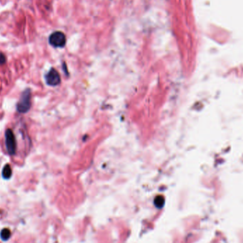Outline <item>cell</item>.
<instances>
[{
    "label": "cell",
    "instance_id": "8992f818",
    "mask_svg": "<svg viewBox=\"0 0 243 243\" xmlns=\"http://www.w3.org/2000/svg\"><path fill=\"white\" fill-rule=\"evenodd\" d=\"M11 236V232L8 228H4L1 231L0 233V237H1V240H8L9 237Z\"/></svg>",
    "mask_w": 243,
    "mask_h": 243
},
{
    "label": "cell",
    "instance_id": "7a4b0ae2",
    "mask_svg": "<svg viewBox=\"0 0 243 243\" xmlns=\"http://www.w3.org/2000/svg\"><path fill=\"white\" fill-rule=\"evenodd\" d=\"M5 143L7 151L9 155H14L16 151V137L11 129H7L5 132Z\"/></svg>",
    "mask_w": 243,
    "mask_h": 243
},
{
    "label": "cell",
    "instance_id": "52a82bcc",
    "mask_svg": "<svg viewBox=\"0 0 243 243\" xmlns=\"http://www.w3.org/2000/svg\"><path fill=\"white\" fill-rule=\"evenodd\" d=\"M6 61V57L2 53H0V64H4Z\"/></svg>",
    "mask_w": 243,
    "mask_h": 243
},
{
    "label": "cell",
    "instance_id": "5b68a950",
    "mask_svg": "<svg viewBox=\"0 0 243 243\" xmlns=\"http://www.w3.org/2000/svg\"><path fill=\"white\" fill-rule=\"evenodd\" d=\"M12 174V171L11 169V166L9 164L4 166V169L2 170V177L5 179H9L11 178Z\"/></svg>",
    "mask_w": 243,
    "mask_h": 243
},
{
    "label": "cell",
    "instance_id": "3957f363",
    "mask_svg": "<svg viewBox=\"0 0 243 243\" xmlns=\"http://www.w3.org/2000/svg\"><path fill=\"white\" fill-rule=\"evenodd\" d=\"M66 39L64 33L61 31H56L49 37V43L54 47H63L65 46Z\"/></svg>",
    "mask_w": 243,
    "mask_h": 243
},
{
    "label": "cell",
    "instance_id": "277c9868",
    "mask_svg": "<svg viewBox=\"0 0 243 243\" xmlns=\"http://www.w3.org/2000/svg\"><path fill=\"white\" fill-rule=\"evenodd\" d=\"M45 78H46V83L51 86L58 85L61 82L60 75L57 70H56L54 68L50 69L49 72L46 75Z\"/></svg>",
    "mask_w": 243,
    "mask_h": 243
},
{
    "label": "cell",
    "instance_id": "6da1fadb",
    "mask_svg": "<svg viewBox=\"0 0 243 243\" xmlns=\"http://www.w3.org/2000/svg\"><path fill=\"white\" fill-rule=\"evenodd\" d=\"M31 107V90L27 88L22 93L19 101L16 110L20 113H26Z\"/></svg>",
    "mask_w": 243,
    "mask_h": 243
}]
</instances>
